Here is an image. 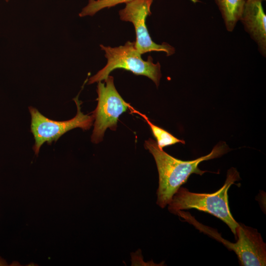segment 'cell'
I'll use <instances>...</instances> for the list:
<instances>
[{"mask_svg":"<svg viewBox=\"0 0 266 266\" xmlns=\"http://www.w3.org/2000/svg\"><path fill=\"white\" fill-rule=\"evenodd\" d=\"M240 179L239 173L234 168L230 169L223 187L211 194L196 193L180 187L168 204L169 211L174 214L178 211L196 209L210 213L225 223L236 236L238 226L233 217L229 206L228 192L234 182Z\"/></svg>","mask_w":266,"mask_h":266,"instance_id":"obj_2","label":"cell"},{"mask_svg":"<svg viewBox=\"0 0 266 266\" xmlns=\"http://www.w3.org/2000/svg\"><path fill=\"white\" fill-rule=\"evenodd\" d=\"M198 229L222 242L228 249L236 254L240 265L243 266L266 265V245L261 234L254 228L239 223L236 229L235 243L223 238L215 230L199 223H193Z\"/></svg>","mask_w":266,"mask_h":266,"instance_id":"obj_6","label":"cell"},{"mask_svg":"<svg viewBox=\"0 0 266 266\" xmlns=\"http://www.w3.org/2000/svg\"><path fill=\"white\" fill-rule=\"evenodd\" d=\"M144 147L153 155L157 165L159 176L157 204L162 208L168 205L174 194L192 174L201 175L206 172L199 168L200 163L219 157L229 149L225 143L218 144L207 155L192 161H182L165 152L151 138L145 141Z\"/></svg>","mask_w":266,"mask_h":266,"instance_id":"obj_1","label":"cell"},{"mask_svg":"<svg viewBox=\"0 0 266 266\" xmlns=\"http://www.w3.org/2000/svg\"><path fill=\"white\" fill-rule=\"evenodd\" d=\"M104 81L105 83L98 82V104L92 112L95 121L91 141L94 143L102 140L107 128L115 131L119 116L129 108H132L117 91L113 77L109 75Z\"/></svg>","mask_w":266,"mask_h":266,"instance_id":"obj_4","label":"cell"},{"mask_svg":"<svg viewBox=\"0 0 266 266\" xmlns=\"http://www.w3.org/2000/svg\"><path fill=\"white\" fill-rule=\"evenodd\" d=\"M134 111L141 115L148 123L154 136L156 139V142L160 148L163 149L165 147L172 145L177 143L185 144V142L184 140L176 138L165 130L151 123L145 115L142 114L138 111L135 110Z\"/></svg>","mask_w":266,"mask_h":266,"instance_id":"obj_10","label":"cell"},{"mask_svg":"<svg viewBox=\"0 0 266 266\" xmlns=\"http://www.w3.org/2000/svg\"><path fill=\"white\" fill-rule=\"evenodd\" d=\"M262 0H249L244 5L239 20L245 30L256 43L258 50L266 56V15Z\"/></svg>","mask_w":266,"mask_h":266,"instance_id":"obj_8","label":"cell"},{"mask_svg":"<svg viewBox=\"0 0 266 266\" xmlns=\"http://www.w3.org/2000/svg\"><path fill=\"white\" fill-rule=\"evenodd\" d=\"M5 1L6 2H8V1H9V0H5Z\"/></svg>","mask_w":266,"mask_h":266,"instance_id":"obj_13","label":"cell"},{"mask_svg":"<svg viewBox=\"0 0 266 266\" xmlns=\"http://www.w3.org/2000/svg\"><path fill=\"white\" fill-rule=\"evenodd\" d=\"M105 52L107 64L95 75L91 77L88 84L106 79L113 70L122 68L129 70L136 75L145 76L151 79L158 87L162 77L161 65L159 62L154 64L149 56L147 60L141 58V54L135 47V42L127 41L125 45L111 47L100 45Z\"/></svg>","mask_w":266,"mask_h":266,"instance_id":"obj_3","label":"cell"},{"mask_svg":"<svg viewBox=\"0 0 266 266\" xmlns=\"http://www.w3.org/2000/svg\"><path fill=\"white\" fill-rule=\"evenodd\" d=\"M131 0H89L88 4L82 9L79 16L81 17L88 15L93 16L104 8H110Z\"/></svg>","mask_w":266,"mask_h":266,"instance_id":"obj_11","label":"cell"},{"mask_svg":"<svg viewBox=\"0 0 266 266\" xmlns=\"http://www.w3.org/2000/svg\"><path fill=\"white\" fill-rule=\"evenodd\" d=\"M73 100L76 104L77 113L73 118L66 121L51 120L36 108L29 107L31 116V132L35 141L33 148L35 154L38 155L44 143L51 145L53 141H56L62 135L73 129L80 128L87 130L91 128L95 119L93 114H84L81 112L82 102L79 100L78 96Z\"/></svg>","mask_w":266,"mask_h":266,"instance_id":"obj_5","label":"cell"},{"mask_svg":"<svg viewBox=\"0 0 266 266\" xmlns=\"http://www.w3.org/2000/svg\"><path fill=\"white\" fill-rule=\"evenodd\" d=\"M221 12L227 30L232 32L239 21L246 0H214Z\"/></svg>","mask_w":266,"mask_h":266,"instance_id":"obj_9","label":"cell"},{"mask_svg":"<svg viewBox=\"0 0 266 266\" xmlns=\"http://www.w3.org/2000/svg\"><path fill=\"white\" fill-rule=\"evenodd\" d=\"M7 265V263L5 261L0 257V266Z\"/></svg>","mask_w":266,"mask_h":266,"instance_id":"obj_12","label":"cell"},{"mask_svg":"<svg viewBox=\"0 0 266 266\" xmlns=\"http://www.w3.org/2000/svg\"><path fill=\"white\" fill-rule=\"evenodd\" d=\"M153 0H132L126 3L125 7L119 11L120 19L132 22L135 28V47L140 54L151 51H163L167 56L175 53V48L166 42L158 44L151 39L145 24L146 17L151 15Z\"/></svg>","mask_w":266,"mask_h":266,"instance_id":"obj_7","label":"cell"},{"mask_svg":"<svg viewBox=\"0 0 266 266\" xmlns=\"http://www.w3.org/2000/svg\"><path fill=\"white\" fill-rule=\"evenodd\" d=\"M246 0V1H248V0Z\"/></svg>","mask_w":266,"mask_h":266,"instance_id":"obj_14","label":"cell"}]
</instances>
